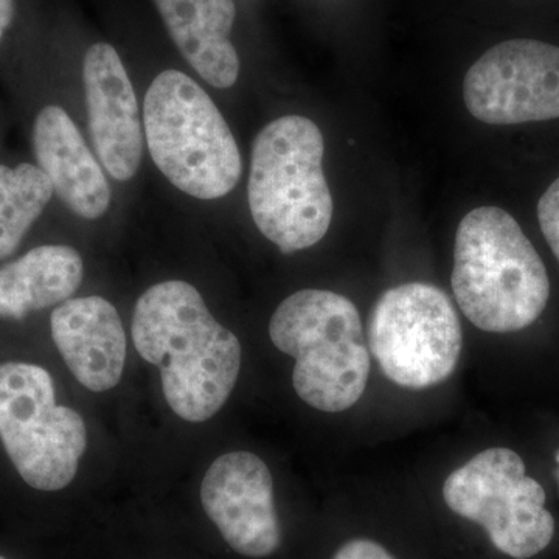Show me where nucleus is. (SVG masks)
<instances>
[{"instance_id":"1","label":"nucleus","mask_w":559,"mask_h":559,"mask_svg":"<svg viewBox=\"0 0 559 559\" xmlns=\"http://www.w3.org/2000/svg\"><path fill=\"white\" fill-rule=\"evenodd\" d=\"M131 333L139 355L159 367L178 417L202 423L223 409L240 374L241 344L194 286L180 280L151 286L135 304Z\"/></svg>"},{"instance_id":"2","label":"nucleus","mask_w":559,"mask_h":559,"mask_svg":"<svg viewBox=\"0 0 559 559\" xmlns=\"http://www.w3.org/2000/svg\"><path fill=\"white\" fill-rule=\"evenodd\" d=\"M452 290L460 310L487 333L533 325L550 299V280L518 221L499 207L471 210L460 221Z\"/></svg>"},{"instance_id":"3","label":"nucleus","mask_w":559,"mask_h":559,"mask_svg":"<svg viewBox=\"0 0 559 559\" xmlns=\"http://www.w3.org/2000/svg\"><path fill=\"white\" fill-rule=\"evenodd\" d=\"M325 142L314 121L285 116L253 142L248 198L253 223L282 253L318 245L333 219V197L323 173Z\"/></svg>"},{"instance_id":"4","label":"nucleus","mask_w":559,"mask_h":559,"mask_svg":"<svg viewBox=\"0 0 559 559\" xmlns=\"http://www.w3.org/2000/svg\"><path fill=\"white\" fill-rule=\"evenodd\" d=\"M272 344L296 359L293 382L308 406L348 411L366 392L370 349L358 308L341 294L301 289L278 305L270 323Z\"/></svg>"},{"instance_id":"5","label":"nucleus","mask_w":559,"mask_h":559,"mask_svg":"<svg viewBox=\"0 0 559 559\" xmlns=\"http://www.w3.org/2000/svg\"><path fill=\"white\" fill-rule=\"evenodd\" d=\"M143 127L154 164L176 189L209 201L240 182L237 140L212 97L187 73L165 70L154 79Z\"/></svg>"},{"instance_id":"6","label":"nucleus","mask_w":559,"mask_h":559,"mask_svg":"<svg viewBox=\"0 0 559 559\" xmlns=\"http://www.w3.org/2000/svg\"><path fill=\"white\" fill-rule=\"evenodd\" d=\"M0 444L28 487L60 491L75 479L86 425L79 412L57 403L53 378L38 364L0 362Z\"/></svg>"},{"instance_id":"7","label":"nucleus","mask_w":559,"mask_h":559,"mask_svg":"<svg viewBox=\"0 0 559 559\" xmlns=\"http://www.w3.org/2000/svg\"><path fill=\"white\" fill-rule=\"evenodd\" d=\"M463 333L448 294L429 283L385 290L369 319V349L382 373L403 389L439 385L454 373Z\"/></svg>"},{"instance_id":"8","label":"nucleus","mask_w":559,"mask_h":559,"mask_svg":"<svg viewBox=\"0 0 559 559\" xmlns=\"http://www.w3.org/2000/svg\"><path fill=\"white\" fill-rule=\"evenodd\" d=\"M443 499L455 514L487 530L492 546L507 557H536L554 539L546 491L509 448H489L455 469L444 481Z\"/></svg>"},{"instance_id":"9","label":"nucleus","mask_w":559,"mask_h":559,"mask_svg":"<svg viewBox=\"0 0 559 559\" xmlns=\"http://www.w3.org/2000/svg\"><path fill=\"white\" fill-rule=\"evenodd\" d=\"M463 100L488 124L559 119V47L536 39L491 47L466 73Z\"/></svg>"},{"instance_id":"10","label":"nucleus","mask_w":559,"mask_h":559,"mask_svg":"<svg viewBox=\"0 0 559 559\" xmlns=\"http://www.w3.org/2000/svg\"><path fill=\"white\" fill-rule=\"evenodd\" d=\"M205 513L224 540L240 555L266 558L282 533L274 503V480L266 463L248 451L221 455L201 485Z\"/></svg>"},{"instance_id":"11","label":"nucleus","mask_w":559,"mask_h":559,"mask_svg":"<svg viewBox=\"0 0 559 559\" xmlns=\"http://www.w3.org/2000/svg\"><path fill=\"white\" fill-rule=\"evenodd\" d=\"M83 83L98 159L114 179L134 178L143 157L142 121L134 87L112 46L98 43L87 50Z\"/></svg>"},{"instance_id":"12","label":"nucleus","mask_w":559,"mask_h":559,"mask_svg":"<svg viewBox=\"0 0 559 559\" xmlns=\"http://www.w3.org/2000/svg\"><path fill=\"white\" fill-rule=\"evenodd\" d=\"M50 331L81 385L98 393L119 384L127 362V336L110 301L98 296L62 301L51 312Z\"/></svg>"},{"instance_id":"13","label":"nucleus","mask_w":559,"mask_h":559,"mask_svg":"<svg viewBox=\"0 0 559 559\" xmlns=\"http://www.w3.org/2000/svg\"><path fill=\"white\" fill-rule=\"evenodd\" d=\"M32 146L36 165L70 212L84 219H98L108 212L112 197L108 179L61 106L39 110L33 123Z\"/></svg>"},{"instance_id":"14","label":"nucleus","mask_w":559,"mask_h":559,"mask_svg":"<svg viewBox=\"0 0 559 559\" xmlns=\"http://www.w3.org/2000/svg\"><path fill=\"white\" fill-rule=\"evenodd\" d=\"M171 39L191 68L212 86L227 90L240 76L230 43L237 17L234 0H154Z\"/></svg>"},{"instance_id":"15","label":"nucleus","mask_w":559,"mask_h":559,"mask_svg":"<svg viewBox=\"0 0 559 559\" xmlns=\"http://www.w3.org/2000/svg\"><path fill=\"white\" fill-rule=\"evenodd\" d=\"M84 264L70 246L44 245L0 266V319L22 320L69 300L83 282Z\"/></svg>"},{"instance_id":"16","label":"nucleus","mask_w":559,"mask_h":559,"mask_svg":"<svg viewBox=\"0 0 559 559\" xmlns=\"http://www.w3.org/2000/svg\"><path fill=\"white\" fill-rule=\"evenodd\" d=\"M53 194L50 179L38 165H0V261L20 249Z\"/></svg>"},{"instance_id":"17","label":"nucleus","mask_w":559,"mask_h":559,"mask_svg":"<svg viewBox=\"0 0 559 559\" xmlns=\"http://www.w3.org/2000/svg\"><path fill=\"white\" fill-rule=\"evenodd\" d=\"M538 219L540 230L559 261V178L540 197Z\"/></svg>"},{"instance_id":"18","label":"nucleus","mask_w":559,"mask_h":559,"mask_svg":"<svg viewBox=\"0 0 559 559\" xmlns=\"http://www.w3.org/2000/svg\"><path fill=\"white\" fill-rule=\"evenodd\" d=\"M333 559H395L381 544L370 539H353L336 551Z\"/></svg>"},{"instance_id":"19","label":"nucleus","mask_w":559,"mask_h":559,"mask_svg":"<svg viewBox=\"0 0 559 559\" xmlns=\"http://www.w3.org/2000/svg\"><path fill=\"white\" fill-rule=\"evenodd\" d=\"M14 20V0H0V43Z\"/></svg>"},{"instance_id":"20","label":"nucleus","mask_w":559,"mask_h":559,"mask_svg":"<svg viewBox=\"0 0 559 559\" xmlns=\"http://www.w3.org/2000/svg\"><path fill=\"white\" fill-rule=\"evenodd\" d=\"M0 559H7V558L0 557Z\"/></svg>"}]
</instances>
